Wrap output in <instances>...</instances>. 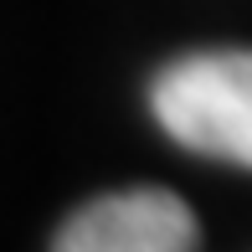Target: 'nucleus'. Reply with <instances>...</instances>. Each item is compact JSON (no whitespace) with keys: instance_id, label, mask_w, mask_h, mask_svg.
Instances as JSON below:
<instances>
[{"instance_id":"f257e3e1","label":"nucleus","mask_w":252,"mask_h":252,"mask_svg":"<svg viewBox=\"0 0 252 252\" xmlns=\"http://www.w3.org/2000/svg\"><path fill=\"white\" fill-rule=\"evenodd\" d=\"M155 124L190 155L252 170V52H190L155 72Z\"/></svg>"},{"instance_id":"f03ea898","label":"nucleus","mask_w":252,"mask_h":252,"mask_svg":"<svg viewBox=\"0 0 252 252\" xmlns=\"http://www.w3.org/2000/svg\"><path fill=\"white\" fill-rule=\"evenodd\" d=\"M201 226L180 196L170 190H113L77 206L62 221L52 252H196Z\"/></svg>"}]
</instances>
